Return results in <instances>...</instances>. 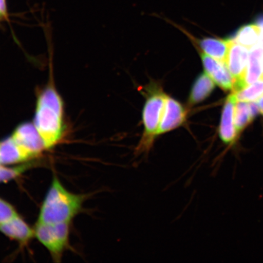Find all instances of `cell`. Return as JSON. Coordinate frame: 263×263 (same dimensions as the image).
Instances as JSON below:
<instances>
[{
	"label": "cell",
	"mask_w": 263,
	"mask_h": 263,
	"mask_svg": "<svg viewBox=\"0 0 263 263\" xmlns=\"http://www.w3.org/2000/svg\"><path fill=\"white\" fill-rule=\"evenodd\" d=\"M215 83L205 72L199 76L191 90L189 100L190 106L201 103L210 96L215 88Z\"/></svg>",
	"instance_id": "cell-14"
},
{
	"label": "cell",
	"mask_w": 263,
	"mask_h": 263,
	"mask_svg": "<svg viewBox=\"0 0 263 263\" xmlns=\"http://www.w3.org/2000/svg\"><path fill=\"white\" fill-rule=\"evenodd\" d=\"M18 215L14 206L0 198V223L8 221Z\"/></svg>",
	"instance_id": "cell-19"
},
{
	"label": "cell",
	"mask_w": 263,
	"mask_h": 263,
	"mask_svg": "<svg viewBox=\"0 0 263 263\" xmlns=\"http://www.w3.org/2000/svg\"><path fill=\"white\" fill-rule=\"evenodd\" d=\"M260 34L261 28L257 24L247 25L239 29L233 40L251 49L258 44Z\"/></svg>",
	"instance_id": "cell-16"
},
{
	"label": "cell",
	"mask_w": 263,
	"mask_h": 263,
	"mask_svg": "<svg viewBox=\"0 0 263 263\" xmlns=\"http://www.w3.org/2000/svg\"><path fill=\"white\" fill-rule=\"evenodd\" d=\"M260 111L258 103L255 102L237 101L235 111V124L236 130L241 134L251 124Z\"/></svg>",
	"instance_id": "cell-12"
},
{
	"label": "cell",
	"mask_w": 263,
	"mask_h": 263,
	"mask_svg": "<svg viewBox=\"0 0 263 263\" xmlns=\"http://www.w3.org/2000/svg\"><path fill=\"white\" fill-rule=\"evenodd\" d=\"M237 101L235 92L227 98L219 126V139L229 148L235 146L239 138L235 124V111Z\"/></svg>",
	"instance_id": "cell-6"
},
{
	"label": "cell",
	"mask_w": 263,
	"mask_h": 263,
	"mask_svg": "<svg viewBox=\"0 0 263 263\" xmlns=\"http://www.w3.org/2000/svg\"><path fill=\"white\" fill-rule=\"evenodd\" d=\"M262 55L263 47L260 44H256L250 49L245 78L246 87L254 83L262 77Z\"/></svg>",
	"instance_id": "cell-15"
},
{
	"label": "cell",
	"mask_w": 263,
	"mask_h": 263,
	"mask_svg": "<svg viewBox=\"0 0 263 263\" xmlns=\"http://www.w3.org/2000/svg\"><path fill=\"white\" fill-rule=\"evenodd\" d=\"M235 93L239 101H258L263 97V78Z\"/></svg>",
	"instance_id": "cell-17"
},
{
	"label": "cell",
	"mask_w": 263,
	"mask_h": 263,
	"mask_svg": "<svg viewBox=\"0 0 263 263\" xmlns=\"http://www.w3.org/2000/svg\"><path fill=\"white\" fill-rule=\"evenodd\" d=\"M35 157L18 145L11 137L0 141V164L3 165L25 162Z\"/></svg>",
	"instance_id": "cell-11"
},
{
	"label": "cell",
	"mask_w": 263,
	"mask_h": 263,
	"mask_svg": "<svg viewBox=\"0 0 263 263\" xmlns=\"http://www.w3.org/2000/svg\"><path fill=\"white\" fill-rule=\"evenodd\" d=\"M250 49L231 39L225 64L235 80L233 92L246 87L245 78L248 68Z\"/></svg>",
	"instance_id": "cell-5"
},
{
	"label": "cell",
	"mask_w": 263,
	"mask_h": 263,
	"mask_svg": "<svg viewBox=\"0 0 263 263\" xmlns=\"http://www.w3.org/2000/svg\"><path fill=\"white\" fill-rule=\"evenodd\" d=\"M7 15V8H6V0H0V16L6 17Z\"/></svg>",
	"instance_id": "cell-20"
},
{
	"label": "cell",
	"mask_w": 263,
	"mask_h": 263,
	"mask_svg": "<svg viewBox=\"0 0 263 263\" xmlns=\"http://www.w3.org/2000/svg\"><path fill=\"white\" fill-rule=\"evenodd\" d=\"M83 201L84 196L68 192L54 177L42 203L37 222L70 223L80 212Z\"/></svg>",
	"instance_id": "cell-2"
},
{
	"label": "cell",
	"mask_w": 263,
	"mask_h": 263,
	"mask_svg": "<svg viewBox=\"0 0 263 263\" xmlns=\"http://www.w3.org/2000/svg\"><path fill=\"white\" fill-rule=\"evenodd\" d=\"M31 166V164H28L21 166L9 167L0 164V182H7L16 178Z\"/></svg>",
	"instance_id": "cell-18"
},
{
	"label": "cell",
	"mask_w": 263,
	"mask_h": 263,
	"mask_svg": "<svg viewBox=\"0 0 263 263\" xmlns=\"http://www.w3.org/2000/svg\"><path fill=\"white\" fill-rule=\"evenodd\" d=\"M70 223L37 222L34 227L35 238L48 249L55 261H61L68 245Z\"/></svg>",
	"instance_id": "cell-4"
},
{
	"label": "cell",
	"mask_w": 263,
	"mask_h": 263,
	"mask_svg": "<svg viewBox=\"0 0 263 263\" xmlns=\"http://www.w3.org/2000/svg\"><path fill=\"white\" fill-rule=\"evenodd\" d=\"M1 18H2V17H1V16H0V19H1Z\"/></svg>",
	"instance_id": "cell-24"
},
{
	"label": "cell",
	"mask_w": 263,
	"mask_h": 263,
	"mask_svg": "<svg viewBox=\"0 0 263 263\" xmlns=\"http://www.w3.org/2000/svg\"><path fill=\"white\" fill-rule=\"evenodd\" d=\"M205 73L223 90H234L235 80L225 63L200 52Z\"/></svg>",
	"instance_id": "cell-9"
},
{
	"label": "cell",
	"mask_w": 263,
	"mask_h": 263,
	"mask_svg": "<svg viewBox=\"0 0 263 263\" xmlns=\"http://www.w3.org/2000/svg\"><path fill=\"white\" fill-rule=\"evenodd\" d=\"M257 103L259 108V111H260V113L263 115V97L259 99Z\"/></svg>",
	"instance_id": "cell-22"
},
{
	"label": "cell",
	"mask_w": 263,
	"mask_h": 263,
	"mask_svg": "<svg viewBox=\"0 0 263 263\" xmlns=\"http://www.w3.org/2000/svg\"><path fill=\"white\" fill-rule=\"evenodd\" d=\"M262 77L263 78V55H262Z\"/></svg>",
	"instance_id": "cell-23"
},
{
	"label": "cell",
	"mask_w": 263,
	"mask_h": 263,
	"mask_svg": "<svg viewBox=\"0 0 263 263\" xmlns=\"http://www.w3.org/2000/svg\"><path fill=\"white\" fill-rule=\"evenodd\" d=\"M256 24L261 28L260 37H259L258 44H260L263 47V16L258 20Z\"/></svg>",
	"instance_id": "cell-21"
},
{
	"label": "cell",
	"mask_w": 263,
	"mask_h": 263,
	"mask_svg": "<svg viewBox=\"0 0 263 263\" xmlns=\"http://www.w3.org/2000/svg\"><path fill=\"white\" fill-rule=\"evenodd\" d=\"M167 95L161 89L151 92L143 110V133L135 149L136 156L149 153L158 137Z\"/></svg>",
	"instance_id": "cell-3"
},
{
	"label": "cell",
	"mask_w": 263,
	"mask_h": 263,
	"mask_svg": "<svg viewBox=\"0 0 263 263\" xmlns=\"http://www.w3.org/2000/svg\"><path fill=\"white\" fill-rule=\"evenodd\" d=\"M0 233L22 245L27 244L35 237L34 229H31L18 215L0 223Z\"/></svg>",
	"instance_id": "cell-10"
},
{
	"label": "cell",
	"mask_w": 263,
	"mask_h": 263,
	"mask_svg": "<svg viewBox=\"0 0 263 263\" xmlns=\"http://www.w3.org/2000/svg\"><path fill=\"white\" fill-rule=\"evenodd\" d=\"M231 39L205 38L199 41L202 52L209 57L225 63Z\"/></svg>",
	"instance_id": "cell-13"
},
{
	"label": "cell",
	"mask_w": 263,
	"mask_h": 263,
	"mask_svg": "<svg viewBox=\"0 0 263 263\" xmlns=\"http://www.w3.org/2000/svg\"><path fill=\"white\" fill-rule=\"evenodd\" d=\"M36 107L34 126L46 149H51L63 136V101L54 88L49 87L39 96Z\"/></svg>",
	"instance_id": "cell-1"
},
{
	"label": "cell",
	"mask_w": 263,
	"mask_h": 263,
	"mask_svg": "<svg viewBox=\"0 0 263 263\" xmlns=\"http://www.w3.org/2000/svg\"><path fill=\"white\" fill-rule=\"evenodd\" d=\"M187 112L179 102L167 96L162 120L158 130V137L170 133L185 123Z\"/></svg>",
	"instance_id": "cell-7"
},
{
	"label": "cell",
	"mask_w": 263,
	"mask_h": 263,
	"mask_svg": "<svg viewBox=\"0 0 263 263\" xmlns=\"http://www.w3.org/2000/svg\"><path fill=\"white\" fill-rule=\"evenodd\" d=\"M11 137L18 145L34 157L46 149L44 141L34 124L26 123L20 125Z\"/></svg>",
	"instance_id": "cell-8"
}]
</instances>
